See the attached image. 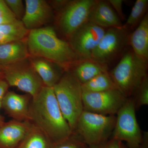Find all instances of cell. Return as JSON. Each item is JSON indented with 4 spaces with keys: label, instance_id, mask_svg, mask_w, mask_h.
Instances as JSON below:
<instances>
[{
    "label": "cell",
    "instance_id": "obj_32",
    "mask_svg": "<svg viewBox=\"0 0 148 148\" xmlns=\"http://www.w3.org/2000/svg\"><path fill=\"white\" fill-rule=\"evenodd\" d=\"M0 77H3L2 72L1 65H0Z\"/></svg>",
    "mask_w": 148,
    "mask_h": 148
},
{
    "label": "cell",
    "instance_id": "obj_8",
    "mask_svg": "<svg viewBox=\"0 0 148 148\" xmlns=\"http://www.w3.org/2000/svg\"><path fill=\"white\" fill-rule=\"evenodd\" d=\"M96 0L67 1L58 10L57 23L60 32L68 38L88 21V17Z\"/></svg>",
    "mask_w": 148,
    "mask_h": 148
},
{
    "label": "cell",
    "instance_id": "obj_31",
    "mask_svg": "<svg viewBox=\"0 0 148 148\" xmlns=\"http://www.w3.org/2000/svg\"><path fill=\"white\" fill-rule=\"evenodd\" d=\"M1 108V101H0V110ZM5 122V118L0 114V125H2Z\"/></svg>",
    "mask_w": 148,
    "mask_h": 148
},
{
    "label": "cell",
    "instance_id": "obj_2",
    "mask_svg": "<svg viewBox=\"0 0 148 148\" xmlns=\"http://www.w3.org/2000/svg\"><path fill=\"white\" fill-rule=\"evenodd\" d=\"M27 40L29 54L57 64L65 72L82 61L69 42L58 38L54 29L47 27L29 31Z\"/></svg>",
    "mask_w": 148,
    "mask_h": 148
},
{
    "label": "cell",
    "instance_id": "obj_4",
    "mask_svg": "<svg viewBox=\"0 0 148 148\" xmlns=\"http://www.w3.org/2000/svg\"><path fill=\"white\" fill-rule=\"evenodd\" d=\"M52 88L62 113L73 132L84 111L82 84L68 71Z\"/></svg>",
    "mask_w": 148,
    "mask_h": 148
},
{
    "label": "cell",
    "instance_id": "obj_7",
    "mask_svg": "<svg viewBox=\"0 0 148 148\" xmlns=\"http://www.w3.org/2000/svg\"><path fill=\"white\" fill-rule=\"evenodd\" d=\"M28 58L14 64L1 66L3 77L10 86L34 97L44 86Z\"/></svg>",
    "mask_w": 148,
    "mask_h": 148
},
{
    "label": "cell",
    "instance_id": "obj_15",
    "mask_svg": "<svg viewBox=\"0 0 148 148\" xmlns=\"http://www.w3.org/2000/svg\"><path fill=\"white\" fill-rule=\"evenodd\" d=\"M88 21L103 29L119 28L121 20L107 1L96 0L90 11Z\"/></svg>",
    "mask_w": 148,
    "mask_h": 148
},
{
    "label": "cell",
    "instance_id": "obj_22",
    "mask_svg": "<svg viewBox=\"0 0 148 148\" xmlns=\"http://www.w3.org/2000/svg\"><path fill=\"white\" fill-rule=\"evenodd\" d=\"M83 92H97L117 89L109 72L100 74L82 84Z\"/></svg>",
    "mask_w": 148,
    "mask_h": 148
},
{
    "label": "cell",
    "instance_id": "obj_17",
    "mask_svg": "<svg viewBox=\"0 0 148 148\" xmlns=\"http://www.w3.org/2000/svg\"><path fill=\"white\" fill-rule=\"evenodd\" d=\"M128 44L137 56L148 61V14L134 31L129 34Z\"/></svg>",
    "mask_w": 148,
    "mask_h": 148
},
{
    "label": "cell",
    "instance_id": "obj_19",
    "mask_svg": "<svg viewBox=\"0 0 148 148\" xmlns=\"http://www.w3.org/2000/svg\"><path fill=\"white\" fill-rule=\"evenodd\" d=\"M70 71L81 84L87 82L100 74L108 72L107 65L92 59L83 60Z\"/></svg>",
    "mask_w": 148,
    "mask_h": 148
},
{
    "label": "cell",
    "instance_id": "obj_28",
    "mask_svg": "<svg viewBox=\"0 0 148 148\" xmlns=\"http://www.w3.org/2000/svg\"><path fill=\"white\" fill-rule=\"evenodd\" d=\"M88 148H129L123 143L111 138L98 145L88 146Z\"/></svg>",
    "mask_w": 148,
    "mask_h": 148
},
{
    "label": "cell",
    "instance_id": "obj_24",
    "mask_svg": "<svg viewBox=\"0 0 148 148\" xmlns=\"http://www.w3.org/2000/svg\"><path fill=\"white\" fill-rule=\"evenodd\" d=\"M132 98L134 100L136 110L148 105V77H146Z\"/></svg>",
    "mask_w": 148,
    "mask_h": 148
},
{
    "label": "cell",
    "instance_id": "obj_11",
    "mask_svg": "<svg viewBox=\"0 0 148 148\" xmlns=\"http://www.w3.org/2000/svg\"><path fill=\"white\" fill-rule=\"evenodd\" d=\"M106 30L87 21L69 38L74 51L83 59H91L92 51L98 46Z\"/></svg>",
    "mask_w": 148,
    "mask_h": 148
},
{
    "label": "cell",
    "instance_id": "obj_3",
    "mask_svg": "<svg viewBox=\"0 0 148 148\" xmlns=\"http://www.w3.org/2000/svg\"><path fill=\"white\" fill-rule=\"evenodd\" d=\"M147 71L148 61L138 57L130 49L125 51L109 73L117 89L128 98L133 96L148 76Z\"/></svg>",
    "mask_w": 148,
    "mask_h": 148
},
{
    "label": "cell",
    "instance_id": "obj_30",
    "mask_svg": "<svg viewBox=\"0 0 148 148\" xmlns=\"http://www.w3.org/2000/svg\"><path fill=\"white\" fill-rule=\"evenodd\" d=\"M9 87L3 77H0V101H2L4 95L8 91Z\"/></svg>",
    "mask_w": 148,
    "mask_h": 148
},
{
    "label": "cell",
    "instance_id": "obj_5",
    "mask_svg": "<svg viewBox=\"0 0 148 148\" xmlns=\"http://www.w3.org/2000/svg\"><path fill=\"white\" fill-rule=\"evenodd\" d=\"M116 121V116H106L83 111L73 132L88 146L98 145L110 139Z\"/></svg>",
    "mask_w": 148,
    "mask_h": 148
},
{
    "label": "cell",
    "instance_id": "obj_10",
    "mask_svg": "<svg viewBox=\"0 0 148 148\" xmlns=\"http://www.w3.org/2000/svg\"><path fill=\"white\" fill-rule=\"evenodd\" d=\"M118 89L82 93L84 111L106 116H116L127 101Z\"/></svg>",
    "mask_w": 148,
    "mask_h": 148
},
{
    "label": "cell",
    "instance_id": "obj_29",
    "mask_svg": "<svg viewBox=\"0 0 148 148\" xmlns=\"http://www.w3.org/2000/svg\"><path fill=\"white\" fill-rule=\"evenodd\" d=\"M116 13L121 19V20H125V16L123 11V3L124 1L123 0H108L107 1Z\"/></svg>",
    "mask_w": 148,
    "mask_h": 148
},
{
    "label": "cell",
    "instance_id": "obj_26",
    "mask_svg": "<svg viewBox=\"0 0 148 148\" xmlns=\"http://www.w3.org/2000/svg\"><path fill=\"white\" fill-rule=\"evenodd\" d=\"M18 20L5 1L0 0V25L10 24Z\"/></svg>",
    "mask_w": 148,
    "mask_h": 148
},
{
    "label": "cell",
    "instance_id": "obj_12",
    "mask_svg": "<svg viewBox=\"0 0 148 148\" xmlns=\"http://www.w3.org/2000/svg\"><path fill=\"white\" fill-rule=\"evenodd\" d=\"M25 3V12L21 21L29 31L40 28L52 18L53 12L46 1L26 0Z\"/></svg>",
    "mask_w": 148,
    "mask_h": 148
},
{
    "label": "cell",
    "instance_id": "obj_13",
    "mask_svg": "<svg viewBox=\"0 0 148 148\" xmlns=\"http://www.w3.org/2000/svg\"><path fill=\"white\" fill-rule=\"evenodd\" d=\"M32 97L26 93L18 94L8 91L1 101V108L12 119L30 121V106Z\"/></svg>",
    "mask_w": 148,
    "mask_h": 148
},
{
    "label": "cell",
    "instance_id": "obj_25",
    "mask_svg": "<svg viewBox=\"0 0 148 148\" xmlns=\"http://www.w3.org/2000/svg\"><path fill=\"white\" fill-rule=\"evenodd\" d=\"M51 148H88V146L79 136L73 132L69 138L53 145Z\"/></svg>",
    "mask_w": 148,
    "mask_h": 148
},
{
    "label": "cell",
    "instance_id": "obj_23",
    "mask_svg": "<svg viewBox=\"0 0 148 148\" xmlns=\"http://www.w3.org/2000/svg\"><path fill=\"white\" fill-rule=\"evenodd\" d=\"M148 0H137L126 22L123 24L125 29L129 32L135 30L148 13Z\"/></svg>",
    "mask_w": 148,
    "mask_h": 148
},
{
    "label": "cell",
    "instance_id": "obj_21",
    "mask_svg": "<svg viewBox=\"0 0 148 148\" xmlns=\"http://www.w3.org/2000/svg\"><path fill=\"white\" fill-rule=\"evenodd\" d=\"M29 32L21 20L0 25V45L24 39Z\"/></svg>",
    "mask_w": 148,
    "mask_h": 148
},
{
    "label": "cell",
    "instance_id": "obj_18",
    "mask_svg": "<svg viewBox=\"0 0 148 148\" xmlns=\"http://www.w3.org/2000/svg\"><path fill=\"white\" fill-rule=\"evenodd\" d=\"M27 40L14 41L0 45V65L20 62L29 58Z\"/></svg>",
    "mask_w": 148,
    "mask_h": 148
},
{
    "label": "cell",
    "instance_id": "obj_6",
    "mask_svg": "<svg viewBox=\"0 0 148 148\" xmlns=\"http://www.w3.org/2000/svg\"><path fill=\"white\" fill-rule=\"evenodd\" d=\"M136 110L133 98H127L116 114V121L112 133V138L125 142L129 148H140L143 140Z\"/></svg>",
    "mask_w": 148,
    "mask_h": 148
},
{
    "label": "cell",
    "instance_id": "obj_20",
    "mask_svg": "<svg viewBox=\"0 0 148 148\" xmlns=\"http://www.w3.org/2000/svg\"><path fill=\"white\" fill-rule=\"evenodd\" d=\"M52 145L47 136L32 123L27 135L16 148H51Z\"/></svg>",
    "mask_w": 148,
    "mask_h": 148
},
{
    "label": "cell",
    "instance_id": "obj_27",
    "mask_svg": "<svg viewBox=\"0 0 148 148\" xmlns=\"http://www.w3.org/2000/svg\"><path fill=\"white\" fill-rule=\"evenodd\" d=\"M9 8L19 20L22 19L25 12L23 2L21 0H5Z\"/></svg>",
    "mask_w": 148,
    "mask_h": 148
},
{
    "label": "cell",
    "instance_id": "obj_14",
    "mask_svg": "<svg viewBox=\"0 0 148 148\" xmlns=\"http://www.w3.org/2000/svg\"><path fill=\"white\" fill-rule=\"evenodd\" d=\"M32 123L12 119L0 125V148H16L29 131Z\"/></svg>",
    "mask_w": 148,
    "mask_h": 148
},
{
    "label": "cell",
    "instance_id": "obj_9",
    "mask_svg": "<svg viewBox=\"0 0 148 148\" xmlns=\"http://www.w3.org/2000/svg\"><path fill=\"white\" fill-rule=\"evenodd\" d=\"M130 32L123 26L106 30L98 46L92 51L90 58L93 61L108 66L123 54L128 44Z\"/></svg>",
    "mask_w": 148,
    "mask_h": 148
},
{
    "label": "cell",
    "instance_id": "obj_1",
    "mask_svg": "<svg viewBox=\"0 0 148 148\" xmlns=\"http://www.w3.org/2000/svg\"><path fill=\"white\" fill-rule=\"evenodd\" d=\"M30 121L41 130L53 145L69 138L73 133L56 98L53 88L44 86L32 97Z\"/></svg>",
    "mask_w": 148,
    "mask_h": 148
},
{
    "label": "cell",
    "instance_id": "obj_16",
    "mask_svg": "<svg viewBox=\"0 0 148 148\" xmlns=\"http://www.w3.org/2000/svg\"><path fill=\"white\" fill-rule=\"evenodd\" d=\"M30 61L45 86L53 88L61 79L65 71L60 66L44 58L33 56Z\"/></svg>",
    "mask_w": 148,
    "mask_h": 148
}]
</instances>
